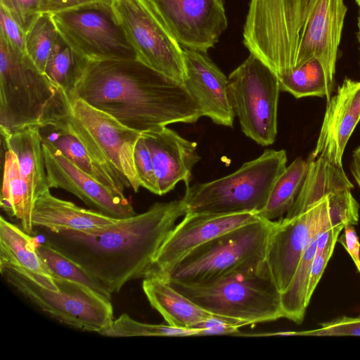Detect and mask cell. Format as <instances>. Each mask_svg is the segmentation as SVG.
Returning <instances> with one entry per match:
<instances>
[{
	"label": "cell",
	"mask_w": 360,
	"mask_h": 360,
	"mask_svg": "<svg viewBox=\"0 0 360 360\" xmlns=\"http://www.w3.org/2000/svg\"><path fill=\"white\" fill-rule=\"evenodd\" d=\"M357 27H358V31H357V39L359 44V49H360V10H359V14L358 16L357 20Z\"/></svg>",
	"instance_id": "43"
},
{
	"label": "cell",
	"mask_w": 360,
	"mask_h": 360,
	"mask_svg": "<svg viewBox=\"0 0 360 360\" xmlns=\"http://www.w3.org/2000/svg\"><path fill=\"white\" fill-rule=\"evenodd\" d=\"M350 169L360 188V146L353 151Z\"/></svg>",
	"instance_id": "42"
},
{
	"label": "cell",
	"mask_w": 360,
	"mask_h": 360,
	"mask_svg": "<svg viewBox=\"0 0 360 360\" xmlns=\"http://www.w3.org/2000/svg\"><path fill=\"white\" fill-rule=\"evenodd\" d=\"M229 96L243 132L259 145L274 143L281 91L278 75L253 54L228 77Z\"/></svg>",
	"instance_id": "10"
},
{
	"label": "cell",
	"mask_w": 360,
	"mask_h": 360,
	"mask_svg": "<svg viewBox=\"0 0 360 360\" xmlns=\"http://www.w3.org/2000/svg\"><path fill=\"white\" fill-rule=\"evenodd\" d=\"M186 212L183 200H175L89 231L41 229L45 243L82 266L112 295L128 282L148 276L160 248Z\"/></svg>",
	"instance_id": "2"
},
{
	"label": "cell",
	"mask_w": 360,
	"mask_h": 360,
	"mask_svg": "<svg viewBox=\"0 0 360 360\" xmlns=\"http://www.w3.org/2000/svg\"><path fill=\"white\" fill-rule=\"evenodd\" d=\"M308 161L297 158L278 176L264 208L257 214L261 218L274 221L286 214L293 205L308 169Z\"/></svg>",
	"instance_id": "27"
},
{
	"label": "cell",
	"mask_w": 360,
	"mask_h": 360,
	"mask_svg": "<svg viewBox=\"0 0 360 360\" xmlns=\"http://www.w3.org/2000/svg\"><path fill=\"white\" fill-rule=\"evenodd\" d=\"M60 89L0 34V131L41 126L63 101Z\"/></svg>",
	"instance_id": "5"
},
{
	"label": "cell",
	"mask_w": 360,
	"mask_h": 360,
	"mask_svg": "<svg viewBox=\"0 0 360 360\" xmlns=\"http://www.w3.org/2000/svg\"><path fill=\"white\" fill-rule=\"evenodd\" d=\"M137 59L181 84L186 79L183 47L150 0H112Z\"/></svg>",
	"instance_id": "11"
},
{
	"label": "cell",
	"mask_w": 360,
	"mask_h": 360,
	"mask_svg": "<svg viewBox=\"0 0 360 360\" xmlns=\"http://www.w3.org/2000/svg\"><path fill=\"white\" fill-rule=\"evenodd\" d=\"M1 207L10 217L16 218L21 228L30 235L34 229L32 212L34 200L22 179L15 153L7 149L4 153Z\"/></svg>",
	"instance_id": "25"
},
{
	"label": "cell",
	"mask_w": 360,
	"mask_h": 360,
	"mask_svg": "<svg viewBox=\"0 0 360 360\" xmlns=\"http://www.w3.org/2000/svg\"><path fill=\"white\" fill-rule=\"evenodd\" d=\"M308 169L300 191L286 217H292L305 212L324 197L345 190H352L353 184L343 167L334 165L323 158L307 159Z\"/></svg>",
	"instance_id": "24"
},
{
	"label": "cell",
	"mask_w": 360,
	"mask_h": 360,
	"mask_svg": "<svg viewBox=\"0 0 360 360\" xmlns=\"http://www.w3.org/2000/svg\"><path fill=\"white\" fill-rule=\"evenodd\" d=\"M0 263L53 276L37 251L34 239L3 217L0 218Z\"/></svg>",
	"instance_id": "26"
},
{
	"label": "cell",
	"mask_w": 360,
	"mask_h": 360,
	"mask_svg": "<svg viewBox=\"0 0 360 360\" xmlns=\"http://www.w3.org/2000/svg\"><path fill=\"white\" fill-rule=\"evenodd\" d=\"M46 172L50 188L71 193L86 205L115 219L136 214L131 202L82 171L58 149L42 141Z\"/></svg>",
	"instance_id": "16"
},
{
	"label": "cell",
	"mask_w": 360,
	"mask_h": 360,
	"mask_svg": "<svg viewBox=\"0 0 360 360\" xmlns=\"http://www.w3.org/2000/svg\"><path fill=\"white\" fill-rule=\"evenodd\" d=\"M68 96L141 132L172 123H194L203 116L184 84L138 59H87Z\"/></svg>",
	"instance_id": "3"
},
{
	"label": "cell",
	"mask_w": 360,
	"mask_h": 360,
	"mask_svg": "<svg viewBox=\"0 0 360 360\" xmlns=\"http://www.w3.org/2000/svg\"><path fill=\"white\" fill-rule=\"evenodd\" d=\"M343 230V234L338 236L337 242L344 246L358 269L360 266L359 257L360 243L356 231L352 225L345 226Z\"/></svg>",
	"instance_id": "40"
},
{
	"label": "cell",
	"mask_w": 360,
	"mask_h": 360,
	"mask_svg": "<svg viewBox=\"0 0 360 360\" xmlns=\"http://www.w3.org/2000/svg\"><path fill=\"white\" fill-rule=\"evenodd\" d=\"M317 329L302 331L272 333V335H309V336H360V317L342 316L321 323Z\"/></svg>",
	"instance_id": "35"
},
{
	"label": "cell",
	"mask_w": 360,
	"mask_h": 360,
	"mask_svg": "<svg viewBox=\"0 0 360 360\" xmlns=\"http://www.w3.org/2000/svg\"><path fill=\"white\" fill-rule=\"evenodd\" d=\"M284 150H266L233 173L216 180L186 186L181 199L186 212L258 214L273 186L286 168Z\"/></svg>",
	"instance_id": "6"
},
{
	"label": "cell",
	"mask_w": 360,
	"mask_h": 360,
	"mask_svg": "<svg viewBox=\"0 0 360 360\" xmlns=\"http://www.w3.org/2000/svg\"><path fill=\"white\" fill-rule=\"evenodd\" d=\"M58 34L52 15L49 13H41L25 32V52L43 73Z\"/></svg>",
	"instance_id": "32"
},
{
	"label": "cell",
	"mask_w": 360,
	"mask_h": 360,
	"mask_svg": "<svg viewBox=\"0 0 360 360\" xmlns=\"http://www.w3.org/2000/svg\"><path fill=\"white\" fill-rule=\"evenodd\" d=\"M6 149L16 155L21 176L32 198L50 190L48 184L39 126H30L1 134Z\"/></svg>",
	"instance_id": "23"
},
{
	"label": "cell",
	"mask_w": 360,
	"mask_h": 360,
	"mask_svg": "<svg viewBox=\"0 0 360 360\" xmlns=\"http://www.w3.org/2000/svg\"><path fill=\"white\" fill-rule=\"evenodd\" d=\"M87 58L78 53L58 33L44 73L60 89L72 94Z\"/></svg>",
	"instance_id": "29"
},
{
	"label": "cell",
	"mask_w": 360,
	"mask_h": 360,
	"mask_svg": "<svg viewBox=\"0 0 360 360\" xmlns=\"http://www.w3.org/2000/svg\"><path fill=\"white\" fill-rule=\"evenodd\" d=\"M150 1L182 47L207 53L227 28L224 0Z\"/></svg>",
	"instance_id": "15"
},
{
	"label": "cell",
	"mask_w": 360,
	"mask_h": 360,
	"mask_svg": "<svg viewBox=\"0 0 360 360\" xmlns=\"http://www.w3.org/2000/svg\"><path fill=\"white\" fill-rule=\"evenodd\" d=\"M141 136L152 158L158 195L169 192L181 181L188 186L192 169L200 159L196 143L166 126L142 131Z\"/></svg>",
	"instance_id": "19"
},
{
	"label": "cell",
	"mask_w": 360,
	"mask_h": 360,
	"mask_svg": "<svg viewBox=\"0 0 360 360\" xmlns=\"http://www.w3.org/2000/svg\"><path fill=\"white\" fill-rule=\"evenodd\" d=\"M51 15L60 36L88 60L137 59L112 3L95 2Z\"/></svg>",
	"instance_id": "12"
},
{
	"label": "cell",
	"mask_w": 360,
	"mask_h": 360,
	"mask_svg": "<svg viewBox=\"0 0 360 360\" xmlns=\"http://www.w3.org/2000/svg\"><path fill=\"white\" fill-rule=\"evenodd\" d=\"M355 1H356V2L357 5H358V6H359V8H360V0H355Z\"/></svg>",
	"instance_id": "45"
},
{
	"label": "cell",
	"mask_w": 360,
	"mask_h": 360,
	"mask_svg": "<svg viewBox=\"0 0 360 360\" xmlns=\"http://www.w3.org/2000/svg\"><path fill=\"white\" fill-rule=\"evenodd\" d=\"M360 121V81L346 77L328 101L315 148L309 159L321 157L340 167L345 146Z\"/></svg>",
	"instance_id": "17"
},
{
	"label": "cell",
	"mask_w": 360,
	"mask_h": 360,
	"mask_svg": "<svg viewBox=\"0 0 360 360\" xmlns=\"http://www.w3.org/2000/svg\"><path fill=\"white\" fill-rule=\"evenodd\" d=\"M0 34L15 49L25 53V33L15 20L0 6Z\"/></svg>",
	"instance_id": "38"
},
{
	"label": "cell",
	"mask_w": 360,
	"mask_h": 360,
	"mask_svg": "<svg viewBox=\"0 0 360 360\" xmlns=\"http://www.w3.org/2000/svg\"><path fill=\"white\" fill-rule=\"evenodd\" d=\"M36 245L41 258L53 276L79 283L111 299L112 295L103 285L76 262L45 243Z\"/></svg>",
	"instance_id": "31"
},
{
	"label": "cell",
	"mask_w": 360,
	"mask_h": 360,
	"mask_svg": "<svg viewBox=\"0 0 360 360\" xmlns=\"http://www.w3.org/2000/svg\"><path fill=\"white\" fill-rule=\"evenodd\" d=\"M134 162L141 186L158 195L156 177L152 158L141 136L134 148Z\"/></svg>",
	"instance_id": "37"
},
{
	"label": "cell",
	"mask_w": 360,
	"mask_h": 360,
	"mask_svg": "<svg viewBox=\"0 0 360 360\" xmlns=\"http://www.w3.org/2000/svg\"><path fill=\"white\" fill-rule=\"evenodd\" d=\"M46 13L53 14L60 11L95 2H110L112 0H44Z\"/></svg>",
	"instance_id": "41"
},
{
	"label": "cell",
	"mask_w": 360,
	"mask_h": 360,
	"mask_svg": "<svg viewBox=\"0 0 360 360\" xmlns=\"http://www.w3.org/2000/svg\"><path fill=\"white\" fill-rule=\"evenodd\" d=\"M274 224L260 217L210 240L186 256L166 281L204 283L264 263Z\"/></svg>",
	"instance_id": "8"
},
{
	"label": "cell",
	"mask_w": 360,
	"mask_h": 360,
	"mask_svg": "<svg viewBox=\"0 0 360 360\" xmlns=\"http://www.w3.org/2000/svg\"><path fill=\"white\" fill-rule=\"evenodd\" d=\"M49 124L74 135L93 156L116 169L134 191L139 190L134 152L141 131L66 93L59 110L42 126Z\"/></svg>",
	"instance_id": "7"
},
{
	"label": "cell",
	"mask_w": 360,
	"mask_h": 360,
	"mask_svg": "<svg viewBox=\"0 0 360 360\" xmlns=\"http://www.w3.org/2000/svg\"><path fill=\"white\" fill-rule=\"evenodd\" d=\"M335 243L330 245L321 254H316L311 264L308 283L306 303L308 306L327 264L331 257Z\"/></svg>",
	"instance_id": "39"
},
{
	"label": "cell",
	"mask_w": 360,
	"mask_h": 360,
	"mask_svg": "<svg viewBox=\"0 0 360 360\" xmlns=\"http://www.w3.org/2000/svg\"><path fill=\"white\" fill-rule=\"evenodd\" d=\"M117 219L58 198L50 190L37 198L32 212L33 226L52 231H86L113 224Z\"/></svg>",
	"instance_id": "20"
},
{
	"label": "cell",
	"mask_w": 360,
	"mask_h": 360,
	"mask_svg": "<svg viewBox=\"0 0 360 360\" xmlns=\"http://www.w3.org/2000/svg\"><path fill=\"white\" fill-rule=\"evenodd\" d=\"M186 69L184 84L200 107L203 116L231 127L235 114L229 96L228 78L206 53L183 47Z\"/></svg>",
	"instance_id": "18"
},
{
	"label": "cell",
	"mask_w": 360,
	"mask_h": 360,
	"mask_svg": "<svg viewBox=\"0 0 360 360\" xmlns=\"http://www.w3.org/2000/svg\"><path fill=\"white\" fill-rule=\"evenodd\" d=\"M329 228L328 195L298 215L275 220L265 261L280 292L290 282L311 238Z\"/></svg>",
	"instance_id": "13"
},
{
	"label": "cell",
	"mask_w": 360,
	"mask_h": 360,
	"mask_svg": "<svg viewBox=\"0 0 360 360\" xmlns=\"http://www.w3.org/2000/svg\"><path fill=\"white\" fill-rule=\"evenodd\" d=\"M0 6L7 11L25 33L41 13H46L44 0H0Z\"/></svg>",
	"instance_id": "36"
},
{
	"label": "cell",
	"mask_w": 360,
	"mask_h": 360,
	"mask_svg": "<svg viewBox=\"0 0 360 360\" xmlns=\"http://www.w3.org/2000/svg\"><path fill=\"white\" fill-rule=\"evenodd\" d=\"M142 288L151 307L172 327L195 329L199 323L215 316L177 291L165 279L145 278Z\"/></svg>",
	"instance_id": "22"
},
{
	"label": "cell",
	"mask_w": 360,
	"mask_h": 360,
	"mask_svg": "<svg viewBox=\"0 0 360 360\" xmlns=\"http://www.w3.org/2000/svg\"><path fill=\"white\" fill-rule=\"evenodd\" d=\"M281 91L290 93L297 98L306 96L330 98V90L321 62L312 59L291 72L278 76Z\"/></svg>",
	"instance_id": "30"
},
{
	"label": "cell",
	"mask_w": 360,
	"mask_h": 360,
	"mask_svg": "<svg viewBox=\"0 0 360 360\" xmlns=\"http://www.w3.org/2000/svg\"><path fill=\"white\" fill-rule=\"evenodd\" d=\"M42 141L62 153L82 171L96 181L124 195V188H130L128 182L110 165L93 156L72 134L53 124L40 127Z\"/></svg>",
	"instance_id": "21"
},
{
	"label": "cell",
	"mask_w": 360,
	"mask_h": 360,
	"mask_svg": "<svg viewBox=\"0 0 360 360\" xmlns=\"http://www.w3.org/2000/svg\"><path fill=\"white\" fill-rule=\"evenodd\" d=\"M319 233L309 240L290 282L281 292L283 318L297 324L302 323L308 307L306 303V296L311 266L316 255V237Z\"/></svg>",
	"instance_id": "28"
},
{
	"label": "cell",
	"mask_w": 360,
	"mask_h": 360,
	"mask_svg": "<svg viewBox=\"0 0 360 360\" xmlns=\"http://www.w3.org/2000/svg\"><path fill=\"white\" fill-rule=\"evenodd\" d=\"M344 0H250L243 44L278 76L316 58L333 91Z\"/></svg>",
	"instance_id": "1"
},
{
	"label": "cell",
	"mask_w": 360,
	"mask_h": 360,
	"mask_svg": "<svg viewBox=\"0 0 360 360\" xmlns=\"http://www.w3.org/2000/svg\"><path fill=\"white\" fill-rule=\"evenodd\" d=\"M167 281L204 309L239 328L283 318L281 292L266 261L207 282Z\"/></svg>",
	"instance_id": "4"
},
{
	"label": "cell",
	"mask_w": 360,
	"mask_h": 360,
	"mask_svg": "<svg viewBox=\"0 0 360 360\" xmlns=\"http://www.w3.org/2000/svg\"><path fill=\"white\" fill-rule=\"evenodd\" d=\"M259 218L254 212H186L160 248L146 278L158 277L166 280L172 269L195 249Z\"/></svg>",
	"instance_id": "14"
},
{
	"label": "cell",
	"mask_w": 360,
	"mask_h": 360,
	"mask_svg": "<svg viewBox=\"0 0 360 360\" xmlns=\"http://www.w3.org/2000/svg\"><path fill=\"white\" fill-rule=\"evenodd\" d=\"M5 280L58 322L99 333L114 320L110 300L79 283L53 276L58 289L39 284L20 267L0 263Z\"/></svg>",
	"instance_id": "9"
},
{
	"label": "cell",
	"mask_w": 360,
	"mask_h": 360,
	"mask_svg": "<svg viewBox=\"0 0 360 360\" xmlns=\"http://www.w3.org/2000/svg\"><path fill=\"white\" fill-rule=\"evenodd\" d=\"M328 216L331 227L356 225L359 221V204L353 197L350 190L330 194Z\"/></svg>",
	"instance_id": "34"
},
{
	"label": "cell",
	"mask_w": 360,
	"mask_h": 360,
	"mask_svg": "<svg viewBox=\"0 0 360 360\" xmlns=\"http://www.w3.org/2000/svg\"><path fill=\"white\" fill-rule=\"evenodd\" d=\"M359 262H360V248H359ZM360 273V266L357 269Z\"/></svg>",
	"instance_id": "44"
},
{
	"label": "cell",
	"mask_w": 360,
	"mask_h": 360,
	"mask_svg": "<svg viewBox=\"0 0 360 360\" xmlns=\"http://www.w3.org/2000/svg\"><path fill=\"white\" fill-rule=\"evenodd\" d=\"M198 329H182L168 324H151L137 321L127 314L103 329L99 334L108 337H136V336H168L184 337L198 336Z\"/></svg>",
	"instance_id": "33"
}]
</instances>
